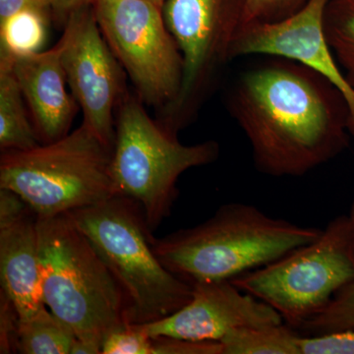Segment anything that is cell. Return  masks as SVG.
<instances>
[{
	"mask_svg": "<svg viewBox=\"0 0 354 354\" xmlns=\"http://www.w3.org/2000/svg\"><path fill=\"white\" fill-rule=\"evenodd\" d=\"M237 77L227 97L254 165L272 177H300L346 150L348 104L334 84L305 65L265 57Z\"/></svg>",
	"mask_w": 354,
	"mask_h": 354,
	"instance_id": "1",
	"label": "cell"
},
{
	"mask_svg": "<svg viewBox=\"0 0 354 354\" xmlns=\"http://www.w3.org/2000/svg\"><path fill=\"white\" fill-rule=\"evenodd\" d=\"M321 232L232 202L200 225L153 237L152 245L160 263L192 286L232 281L315 241Z\"/></svg>",
	"mask_w": 354,
	"mask_h": 354,
	"instance_id": "2",
	"label": "cell"
},
{
	"mask_svg": "<svg viewBox=\"0 0 354 354\" xmlns=\"http://www.w3.org/2000/svg\"><path fill=\"white\" fill-rule=\"evenodd\" d=\"M66 214L120 286L125 322H155L190 301L192 286L158 260L152 245L153 232L136 202L114 196Z\"/></svg>",
	"mask_w": 354,
	"mask_h": 354,
	"instance_id": "3",
	"label": "cell"
},
{
	"mask_svg": "<svg viewBox=\"0 0 354 354\" xmlns=\"http://www.w3.org/2000/svg\"><path fill=\"white\" fill-rule=\"evenodd\" d=\"M37 234L43 304L77 339L102 348L106 337L127 323L120 286L67 214L37 216Z\"/></svg>",
	"mask_w": 354,
	"mask_h": 354,
	"instance_id": "4",
	"label": "cell"
},
{
	"mask_svg": "<svg viewBox=\"0 0 354 354\" xmlns=\"http://www.w3.org/2000/svg\"><path fill=\"white\" fill-rule=\"evenodd\" d=\"M143 104L127 92L118 106L111 174L118 196L136 202L153 232L171 216L181 174L216 162L221 151L213 140L184 145Z\"/></svg>",
	"mask_w": 354,
	"mask_h": 354,
	"instance_id": "5",
	"label": "cell"
},
{
	"mask_svg": "<svg viewBox=\"0 0 354 354\" xmlns=\"http://www.w3.org/2000/svg\"><path fill=\"white\" fill-rule=\"evenodd\" d=\"M113 151L85 125L62 138L0 157V188L19 195L39 218L92 206L118 196Z\"/></svg>",
	"mask_w": 354,
	"mask_h": 354,
	"instance_id": "6",
	"label": "cell"
},
{
	"mask_svg": "<svg viewBox=\"0 0 354 354\" xmlns=\"http://www.w3.org/2000/svg\"><path fill=\"white\" fill-rule=\"evenodd\" d=\"M353 281L354 228L348 215L333 218L315 241L232 279L239 290L279 312L295 330Z\"/></svg>",
	"mask_w": 354,
	"mask_h": 354,
	"instance_id": "7",
	"label": "cell"
},
{
	"mask_svg": "<svg viewBox=\"0 0 354 354\" xmlns=\"http://www.w3.org/2000/svg\"><path fill=\"white\" fill-rule=\"evenodd\" d=\"M245 0H165L167 29L183 59V78L176 102L158 121L177 133L194 118L230 53L244 23Z\"/></svg>",
	"mask_w": 354,
	"mask_h": 354,
	"instance_id": "8",
	"label": "cell"
},
{
	"mask_svg": "<svg viewBox=\"0 0 354 354\" xmlns=\"http://www.w3.org/2000/svg\"><path fill=\"white\" fill-rule=\"evenodd\" d=\"M102 36L144 104L160 111L180 92L183 59L162 16L148 0H95Z\"/></svg>",
	"mask_w": 354,
	"mask_h": 354,
	"instance_id": "9",
	"label": "cell"
},
{
	"mask_svg": "<svg viewBox=\"0 0 354 354\" xmlns=\"http://www.w3.org/2000/svg\"><path fill=\"white\" fill-rule=\"evenodd\" d=\"M62 67L72 95L83 111L82 124L113 149L114 111L127 94L124 73L102 36L94 6L73 11L58 41Z\"/></svg>",
	"mask_w": 354,
	"mask_h": 354,
	"instance_id": "10",
	"label": "cell"
},
{
	"mask_svg": "<svg viewBox=\"0 0 354 354\" xmlns=\"http://www.w3.org/2000/svg\"><path fill=\"white\" fill-rule=\"evenodd\" d=\"M330 0H309L297 12L274 22L242 25L232 46V59L274 57L295 60L334 84L348 104L349 132L354 138V91L326 37L325 13Z\"/></svg>",
	"mask_w": 354,
	"mask_h": 354,
	"instance_id": "11",
	"label": "cell"
},
{
	"mask_svg": "<svg viewBox=\"0 0 354 354\" xmlns=\"http://www.w3.org/2000/svg\"><path fill=\"white\" fill-rule=\"evenodd\" d=\"M283 323L272 307L225 279L193 283L188 304L164 319L139 325L151 337L220 342L232 330Z\"/></svg>",
	"mask_w": 354,
	"mask_h": 354,
	"instance_id": "12",
	"label": "cell"
},
{
	"mask_svg": "<svg viewBox=\"0 0 354 354\" xmlns=\"http://www.w3.org/2000/svg\"><path fill=\"white\" fill-rule=\"evenodd\" d=\"M62 50L57 43L46 51L7 57L30 111L41 144L51 143L68 134L79 104L66 91Z\"/></svg>",
	"mask_w": 354,
	"mask_h": 354,
	"instance_id": "13",
	"label": "cell"
},
{
	"mask_svg": "<svg viewBox=\"0 0 354 354\" xmlns=\"http://www.w3.org/2000/svg\"><path fill=\"white\" fill-rule=\"evenodd\" d=\"M0 279L1 291L12 301L20 319L44 306L37 216L32 209L0 225Z\"/></svg>",
	"mask_w": 354,
	"mask_h": 354,
	"instance_id": "14",
	"label": "cell"
},
{
	"mask_svg": "<svg viewBox=\"0 0 354 354\" xmlns=\"http://www.w3.org/2000/svg\"><path fill=\"white\" fill-rule=\"evenodd\" d=\"M12 68L10 58H0V149L25 151L41 145Z\"/></svg>",
	"mask_w": 354,
	"mask_h": 354,
	"instance_id": "15",
	"label": "cell"
},
{
	"mask_svg": "<svg viewBox=\"0 0 354 354\" xmlns=\"http://www.w3.org/2000/svg\"><path fill=\"white\" fill-rule=\"evenodd\" d=\"M76 335L46 305L26 319H19L16 353L70 354Z\"/></svg>",
	"mask_w": 354,
	"mask_h": 354,
	"instance_id": "16",
	"label": "cell"
},
{
	"mask_svg": "<svg viewBox=\"0 0 354 354\" xmlns=\"http://www.w3.org/2000/svg\"><path fill=\"white\" fill-rule=\"evenodd\" d=\"M300 334L290 326H262L230 330L221 339V354H299Z\"/></svg>",
	"mask_w": 354,
	"mask_h": 354,
	"instance_id": "17",
	"label": "cell"
},
{
	"mask_svg": "<svg viewBox=\"0 0 354 354\" xmlns=\"http://www.w3.org/2000/svg\"><path fill=\"white\" fill-rule=\"evenodd\" d=\"M325 32L346 80L354 91V0H330Z\"/></svg>",
	"mask_w": 354,
	"mask_h": 354,
	"instance_id": "18",
	"label": "cell"
},
{
	"mask_svg": "<svg viewBox=\"0 0 354 354\" xmlns=\"http://www.w3.org/2000/svg\"><path fill=\"white\" fill-rule=\"evenodd\" d=\"M48 13L23 11L0 24V57L41 50L46 36Z\"/></svg>",
	"mask_w": 354,
	"mask_h": 354,
	"instance_id": "19",
	"label": "cell"
},
{
	"mask_svg": "<svg viewBox=\"0 0 354 354\" xmlns=\"http://www.w3.org/2000/svg\"><path fill=\"white\" fill-rule=\"evenodd\" d=\"M354 228V198L348 214ZM354 329V281L339 290L323 311L305 321L298 330L321 335Z\"/></svg>",
	"mask_w": 354,
	"mask_h": 354,
	"instance_id": "20",
	"label": "cell"
},
{
	"mask_svg": "<svg viewBox=\"0 0 354 354\" xmlns=\"http://www.w3.org/2000/svg\"><path fill=\"white\" fill-rule=\"evenodd\" d=\"M152 337L139 324L124 323L106 337L102 354H151Z\"/></svg>",
	"mask_w": 354,
	"mask_h": 354,
	"instance_id": "21",
	"label": "cell"
},
{
	"mask_svg": "<svg viewBox=\"0 0 354 354\" xmlns=\"http://www.w3.org/2000/svg\"><path fill=\"white\" fill-rule=\"evenodd\" d=\"M299 354H354V329L321 335H300Z\"/></svg>",
	"mask_w": 354,
	"mask_h": 354,
	"instance_id": "22",
	"label": "cell"
},
{
	"mask_svg": "<svg viewBox=\"0 0 354 354\" xmlns=\"http://www.w3.org/2000/svg\"><path fill=\"white\" fill-rule=\"evenodd\" d=\"M308 1L309 0H245L243 24L285 19L300 10Z\"/></svg>",
	"mask_w": 354,
	"mask_h": 354,
	"instance_id": "23",
	"label": "cell"
},
{
	"mask_svg": "<svg viewBox=\"0 0 354 354\" xmlns=\"http://www.w3.org/2000/svg\"><path fill=\"white\" fill-rule=\"evenodd\" d=\"M19 315L17 310L1 291L0 295V353H16Z\"/></svg>",
	"mask_w": 354,
	"mask_h": 354,
	"instance_id": "24",
	"label": "cell"
},
{
	"mask_svg": "<svg viewBox=\"0 0 354 354\" xmlns=\"http://www.w3.org/2000/svg\"><path fill=\"white\" fill-rule=\"evenodd\" d=\"M32 209L24 200L13 191L0 188V225L18 220Z\"/></svg>",
	"mask_w": 354,
	"mask_h": 354,
	"instance_id": "25",
	"label": "cell"
},
{
	"mask_svg": "<svg viewBox=\"0 0 354 354\" xmlns=\"http://www.w3.org/2000/svg\"><path fill=\"white\" fill-rule=\"evenodd\" d=\"M55 0H0V24L23 11L50 13Z\"/></svg>",
	"mask_w": 354,
	"mask_h": 354,
	"instance_id": "26",
	"label": "cell"
},
{
	"mask_svg": "<svg viewBox=\"0 0 354 354\" xmlns=\"http://www.w3.org/2000/svg\"><path fill=\"white\" fill-rule=\"evenodd\" d=\"M95 0H55L51 13L55 19L65 24L70 14L82 7L94 6Z\"/></svg>",
	"mask_w": 354,
	"mask_h": 354,
	"instance_id": "27",
	"label": "cell"
},
{
	"mask_svg": "<svg viewBox=\"0 0 354 354\" xmlns=\"http://www.w3.org/2000/svg\"><path fill=\"white\" fill-rule=\"evenodd\" d=\"M102 346L95 342L84 341V339H74L70 354H102Z\"/></svg>",
	"mask_w": 354,
	"mask_h": 354,
	"instance_id": "28",
	"label": "cell"
},
{
	"mask_svg": "<svg viewBox=\"0 0 354 354\" xmlns=\"http://www.w3.org/2000/svg\"><path fill=\"white\" fill-rule=\"evenodd\" d=\"M148 1L153 2V3L157 4L160 7L164 6L165 0H148Z\"/></svg>",
	"mask_w": 354,
	"mask_h": 354,
	"instance_id": "29",
	"label": "cell"
}]
</instances>
